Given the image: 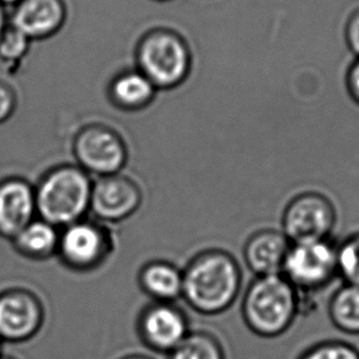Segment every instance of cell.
<instances>
[{
	"instance_id": "cell-1",
	"label": "cell",
	"mask_w": 359,
	"mask_h": 359,
	"mask_svg": "<svg viewBox=\"0 0 359 359\" xmlns=\"http://www.w3.org/2000/svg\"><path fill=\"white\" fill-rule=\"evenodd\" d=\"M243 273L233 255L205 250L182 271V298L203 315H218L231 308L239 297Z\"/></svg>"
},
{
	"instance_id": "cell-2",
	"label": "cell",
	"mask_w": 359,
	"mask_h": 359,
	"mask_svg": "<svg viewBox=\"0 0 359 359\" xmlns=\"http://www.w3.org/2000/svg\"><path fill=\"white\" fill-rule=\"evenodd\" d=\"M299 313V294L283 275L255 277L241 303L245 325L264 339L287 332Z\"/></svg>"
},
{
	"instance_id": "cell-3",
	"label": "cell",
	"mask_w": 359,
	"mask_h": 359,
	"mask_svg": "<svg viewBox=\"0 0 359 359\" xmlns=\"http://www.w3.org/2000/svg\"><path fill=\"white\" fill-rule=\"evenodd\" d=\"M34 187L39 218L60 229L90 212L93 180L76 164L55 165Z\"/></svg>"
},
{
	"instance_id": "cell-4",
	"label": "cell",
	"mask_w": 359,
	"mask_h": 359,
	"mask_svg": "<svg viewBox=\"0 0 359 359\" xmlns=\"http://www.w3.org/2000/svg\"><path fill=\"white\" fill-rule=\"evenodd\" d=\"M135 68L158 91L174 90L189 79L194 55L190 43L179 31L155 26L145 31L135 47Z\"/></svg>"
},
{
	"instance_id": "cell-5",
	"label": "cell",
	"mask_w": 359,
	"mask_h": 359,
	"mask_svg": "<svg viewBox=\"0 0 359 359\" xmlns=\"http://www.w3.org/2000/svg\"><path fill=\"white\" fill-rule=\"evenodd\" d=\"M75 164L97 177L121 174L128 163V145L114 127L89 122L80 127L72 143Z\"/></svg>"
},
{
	"instance_id": "cell-6",
	"label": "cell",
	"mask_w": 359,
	"mask_h": 359,
	"mask_svg": "<svg viewBox=\"0 0 359 359\" xmlns=\"http://www.w3.org/2000/svg\"><path fill=\"white\" fill-rule=\"evenodd\" d=\"M337 244L332 239L290 244L282 275L300 297L324 290L337 276Z\"/></svg>"
},
{
	"instance_id": "cell-7",
	"label": "cell",
	"mask_w": 359,
	"mask_h": 359,
	"mask_svg": "<svg viewBox=\"0 0 359 359\" xmlns=\"http://www.w3.org/2000/svg\"><path fill=\"white\" fill-rule=\"evenodd\" d=\"M337 223V212L329 197L306 191L295 196L282 215V231L290 244L331 239Z\"/></svg>"
},
{
	"instance_id": "cell-8",
	"label": "cell",
	"mask_w": 359,
	"mask_h": 359,
	"mask_svg": "<svg viewBox=\"0 0 359 359\" xmlns=\"http://www.w3.org/2000/svg\"><path fill=\"white\" fill-rule=\"evenodd\" d=\"M112 251V239L104 225L81 219L60 229L57 255L74 271H93L105 262Z\"/></svg>"
},
{
	"instance_id": "cell-9",
	"label": "cell",
	"mask_w": 359,
	"mask_h": 359,
	"mask_svg": "<svg viewBox=\"0 0 359 359\" xmlns=\"http://www.w3.org/2000/svg\"><path fill=\"white\" fill-rule=\"evenodd\" d=\"M45 309L40 298L29 290L11 288L0 293V339L26 342L40 332Z\"/></svg>"
},
{
	"instance_id": "cell-10",
	"label": "cell",
	"mask_w": 359,
	"mask_h": 359,
	"mask_svg": "<svg viewBox=\"0 0 359 359\" xmlns=\"http://www.w3.org/2000/svg\"><path fill=\"white\" fill-rule=\"evenodd\" d=\"M143 194L135 180L123 174L97 177L93 182L90 212L102 223H121L140 210Z\"/></svg>"
},
{
	"instance_id": "cell-11",
	"label": "cell",
	"mask_w": 359,
	"mask_h": 359,
	"mask_svg": "<svg viewBox=\"0 0 359 359\" xmlns=\"http://www.w3.org/2000/svg\"><path fill=\"white\" fill-rule=\"evenodd\" d=\"M138 332L149 348L171 353L190 334L189 319L174 303H158L147 306L138 320Z\"/></svg>"
},
{
	"instance_id": "cell-12",
	"label": "cell",
	"mask_w": 359,
	"mask_h": 359,
	"mask_svg": "<svg viewBox=\"0 0 359 359\" xmlns=\"http://www.w3.org/2000/svg\"><path fill=\"white\" fill-rule=\"evenodd\" d=\"M68 13L65 0H21L13 6L9 24L32 42L48 40L65 27Z\"/></svg>"
},
{
	"instance_id": "cell-13",
	"label": "cell",
	"mask_w": 359,
	"mask_h": 359,
	"mask_svg": "<svg viewBox=\"0 0 359 359\" xmlns=\"http://www.w3.org/2000/svg\"><path fill=\"white\" fill-rule=\"evenodd\" d=\"M35 187L27 180L11 176L0 180V236L11 240L34 220Z\"/></svg>"
},
{
	"instance_id": "cell-14",
	"label": "cell",
	"mask_w": 359,
	"mask_h": 359,
	"mask_svg": "<svg viewBox=\"0 0 359 359\" xmlns=\"http://www.w3.org/2000/svg\"><path fill=\"white\" fill-rule=\"evenodd\" d=\"M290 241L282 230L255 231L245 241L243 256L248 269L256 277L282 275Z\"/></svg>"
},
{
	"instance_id": "cell-15",
	"label": "cell",
	"mask_w": 359,
	"mask_h": 359,
	"mask_svg": "<svg viewBox=\"0 0 359 359\" xmlns=\"http://www.w3.org/2000/svg\"><path fill=\"white\" fill-rule=\"evenodd\" d=\"M106 95L116 109L123 112H138L153 104L158 89L135 67L117 72L107 84Z\"/></svg>"
},
{
	"instance_id": "cell-16",
	"label": "cell",
	"mask_w": 359,
	"mask_h": 359,
	"mask_svg": "<svg viewBox=\"0 0 359 359\" xmlns=\"http://www.w3.org/2000/svg\"><path fill=\"white\" fill-rule=\"evenodd\" d=\"M140 285L158 303H174L182 297V271L166 261H151L140 269Z\"/></svg>"
},
{
	"instance_id": "cell-17",
	"label": "cell",
	"mask_w": 359,
	"mask_h": 359,
	"mask_svg": "<svg viewBox=\"0 0 359 359\" xmlns=\"http://www.w3.org/2000/svg\"><path fill=\"white\" fill-rule=\"evenodd\" d=\"M60 228L41 218H35L11 240L14 249L26 259H50L57 255Z\"/></svg>"
},
{
	"instance_id": "cell-18",
	"label": "cell",
	"mask_w": 359,
	"mask_h": 359,
	"mask_svg": "<svg viewBox=\"0 0 359 359\" xmlns=\"http://www.w3.org/2000/svg\"><path fill=\"white\" fill-rule=\"evenodd\" d=\"M329 316L341 332L359 334V287H339L330 299Z\"/></svg>"
},
{
	"instance_id": "cell-19",
	"label": "cell",
	"mask_w": 359,
	"mask_h": 359,
	"mask_svg": "<svg viewBox=\"0 0 359 359\" xmlns=\"http://www.w3.org/2000/svg\"><path fill=\"white\" fill-rule=\"evenodd\" d=\"M170 359H226L223 346L215 336L197 331L190 332L185 341L170 353Z\"/></svg>"
},
{
	"instance_id": "cell-20",
	"label": "cell",
	"mask_w": 359,
	"mask_h": 359,
	"mask_svg": "<svg viewBox=\"0 0 359 359\" xmlns=\"http://www.w3.org/2000/svg\"><path fill=\"white\" fill-rule=\"evenodd\" d=\"M337 276L344 285L359 287V231L337 245Z\"/></svg>"
},
{
	"instance_id": "cell-21",
	"label": "cell",
	"mask_w": 359,
	"mask_h": 359,
	"mask_svg": "<svg viewBox=\"0 0 359 359\" xmlns=\"http://www.w3.org/2000/svg\"><path fill=\"white\" fill-rule=\"evenodd\" d=\"M31 46L32 41L9 24L0 36V60L18 68L30 53Z\"/></svg>"
},
{
	"instance_id": "cell-22",
	"label": "cell",
	"mask_w": 359,
	"mask_h": 359,
	"mask_svg": "<svg viewBox=\"0 0 359 359\" xmlns=\"http://www.w3.org/2000/svg\"><path fill=\"white\" fill-rule=\"evenodd\" d=\"M298 359H359V352L347 342L324 341L304 351Z\"/></svg>"
},
{
	"instance_id": "cell-23",
	"label": "cell",
	"mask_w": 359,
	"mask_h": 359,
	"mask_svg": "<svg viewBox=\"0 0 359 359\" xmlns=\"http://www.w3.org/2000/svg\"><path fill=\"white\" fill-rule=\"evenodd\" d=\"M19 104L18 93L13 85L0 78V125L11 120Z\"/></svg>"
},
{
	"instance_id": "cell-24",
	"label": "cell",
	"mask_w": 359,
	"mask_h": 359,
	"mask_svg": "<svg viewBox=\"0 0 359 359\" xmlns=\"http://www.w3.org/2000/svg\"><path fill=\"white\" fill-rule=\"evenodd\" d=\"M344 41L355 58H359V6L349 14L344 24Z\"/></svg>"
},
{
	"instance_id": "cell-25",
	"label": "cell",
	"mask_w": 359,
	"mask_h": 359,
	"mask_svg": "<svg viewBox=\"0 0 359 359\" xmlns=\"http://www.w3.org/2000/svg\"><path fill=\"white\" fill-rule=\"evenodd\" d=\"M346 86L352 100L359 105V58H355L349 65L346 74Z\"/></svg>"
},
{
	"instance_id": "cell-26",
	"label": "cell",
	"mask_w": 359,
	"mask_h": 359,
	"mask_svg": "<svg viewBox=\"0 0 359 359\" xmlns=\"http://www.w3.org/2000/svg\"><path fill=\"white\" fill-rule=\"evenodd\" d=\"M8 25H9V14L6 13V6L0 4V36L4 32Z\"/></svg>"
},
{
	"instance_id": "cell-27",
	"label": "cell",
	"mask_w": 359,
	"mask_h": 359,
	"mask_svg": "<svg viewBox=\"0 0 359 359\" xmlns=\"http://www.w3.org/2000/svg\"><path fill=\"white\" fill-rule=\"evenodd\" d=\"M21 0H0V4L1 6H6V8H8V6H15L18 3H20Z\"/></svg>"
},
{
	"instance_id": "cell-28",
	"label": "cell",
	"mask_w": 359,
	"mask_h": 359,
	"mask_svg": "<svg viewBox=\"0 0 359 359\" xmlns=\"http://www.w3.org/2000/svg\"><path fill=\"white\" fill-rule=\"evenodd\" d=\"M122 359H151L149 357H145V355H140V354H133V355H128Z\"/></svg>"
},
{
	"instance_id": "cell-29",
	"label": "cell",
	"mask_w": 359,
	"mask_h": 359,
	"mask_svg": "<svg viewBox=\"0 0 359 359\" xmlns=\"http://www.w3.org/2000/svg\"><path fill=\"white\" fill-rule=\"evenodd\" d=\"M0 359H15V358H13V357H6V355H0Z\"/></svg>"
},
{
	"instance_id": "cell-30",
	"label": "cell",
	"mask_w": 359,
	"mask_h": 359,
	"mask_svg": "<svg viewBox=\"0 0 359 359\" xmlns=\"http://www.w3.org/2000/svg\"><path fill=\"white\" fill-rule=\"evenodd\" d=\"M154 1H160V3H165V1H170V0H154Z\"/></svg>"
},
{
	"instance_id": "cell-31",
	"label": "cell",
	"mask_w": 359,
	"mask_h": 359,
	"mask_svg": "<svg viewBox=\"0 0 359 359\" xmlns=\"http://www.w3.org/2000/svg\"><path fill=\"white\" fill-rule=\"evenodd\" d=\"M1 344H3V341L0 339V352H1ZM0 355H1V354H0Z\"/></svg>"
}]
</instances>
